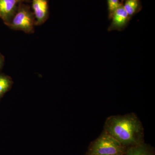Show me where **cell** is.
Instances as JSON below:
<instances>
[{
  "mask_svg": "<svg viewBox=\"0 0 155 155\" xmlns=\"http://www.w3.org/2000/svg\"><path fill=\"white\" fill-rule=\"evenodd\" d=\"M104 130L127 148L144 142V129L134 113L108 117Z\"/></svg>",
  "mask_w": 155,
  "mask_h": 155,
  "instance_id": "1",
  "label": "cell"
},
{
  "mask_svg": "<svg viewBox=\"0 0 155 155\" xmlns=\"http://www.w3.org/2000/svg\"><path fill=\"white\" fill-rule=\"evenodd\" d=\"M128 148L104 130L88 147L87 155H125Z\"/></svg>",
  "mask_w": 155,
  "mask_h": 155,
  "instance_id": "2",
  "label": "cell"
},
{
  "mask_svg": "<svg viewBox=\"0 0 155 155\" xmlns=\"http://www.w3.org/2000/svg\"><path fill=\"white\" fill-rule=\"evenodd\" d=\"M35 19L34 14L27 6L20 5L8 25L11 29L20 30L26 33L34 32Z\"/></svg>",
  "mask_w": 155,
  "mask_h": 155,
  "instance_id": "3",
  "label": "cell"
},
{
  "mask_svg": "<svg viewBox=\"0 0 155 155\" xmlns=\"http://www.w3.org/2000/svg\"><path fill=\"white\" fill-rule=\"evenodd\" d=\"M111 19L112 22L108 28V31H120L127 26L131 18L128 16L122 4L114 12Z\"/></svg>",
  "mask_w": 155,
  "mask_h": 155,
  "instance_id": "4",
  "label": "cell"
},
{
  "mask_svg": "<svg viewBox=\"0 0 155 155\" xmlns=\"http://www.w3.org/2000/svg\"><path fill=\"white\" fill-rule=\"evenodd\" d=\"M32 8L35 25H42L48 18V0H32Z\"/></svg>",
  "mask_w": 155,
  "mask_h": 155,
  "instance_id": "5",
  "label": "cell"
},
{
  "mask_svg": "<svg viewBox=\"0 0 155 155\" xmlns=\"http://www.w3.org/2000/svg\"><path fill=\"white\" fill-rule=\"evenodd\" d=\"M17 0H0V17L9 25L17 11Z\"/></svg>",
  "mask_w": 155,
  "mask_h": 155,
  "instance_id": "6",
  "label": "cell"
},
{
  "mask_svg": "<svg viewBox=\"0 0 155 155\" xmlns=\"http://www.w3.org/2000/svg\"><path fill=\"white\" fill-rule=\"evenodd\" d=\"M125 155H155L153 148L144 143L128 148Z\"/></svg>",
  "mask_w": 155,
  "mask_h": 155,
  "instance_id": "7",
  "label": "cell"
},
{
  "mask_svg": "<svg viewBox=\"0 0 155 155\" xmlns=\"http://www.w3.org/2000/svg\"><path fill=\"white\" fill-rule=\"evenodd\" d=\"M123 5L124 9L130 18L138 13L141 9L140 0H125Z\"/></svg>",
  "mask_w": 155,
  "mask_h": 155,
  "instance_id": "8",
  "label": "cell"
},
{
  "mask_svg": "<svg viewBox=\"0 0 155 155\" xmlns=\"http://www.w3.org/2000/svg\"><path fill=\"white\" fill-rule=\"evenodd\" d=\"M13 84L11 77L5 74H0V99L11 89Z\"/></svg>",
  "mask_w": 155,
  "mask_h": 155,
  "instance_id": "9",
  "label": "cell"
},
{
  "mask_svg": "<svg viewBox=\"0 0 155 155\" xmlns=\"http://www.w3.org/2000/svg\"><path fill=\"white\" fill-rule=\"evenodd\" d=\"M109 19H111L113 14L118 8L122 5L120 0H107Z\"/></svg>",
  "mask_w": 155,
  "mask_h": 155,
  "instance_id": "10",
  "label": "cell"
},
{
  "mask_svg": "<svg viewBox=\"0 0 155 155\" xmlns=\"http://www.w3.org/2000/svg\"><path fill=\"white\" fill-rule=\"evenodd\" d=\"M4 58L0 54V69H2L4 65Z\"/></svg>",
  "mask_w": 155,
  "mask_h": 155,
  "instance_id": "11",
  "label": "cell"
},
{
  "mask_svg": "<svg viewBox=\"0 0 155 155\" xmlns=\"http://www.w3.org/2000/svg\"><path fill=\"white\" fill-rule=\"evenodd\" d=\"M18 1V2L20 3L21 2H24V1H26V0H17Z\"/></svg>",
  "mask_w": 155,
  "mask_h": 155,
  "instance_id": "12",
  "label": "cell"
},
{
  "mask_svg": "<svg viewBox=\"0 0 155 155\" xmlns=\"http://www.w3.org/2000/svg\"><path fill=\"white\" fill-rule=\"evenodd\" d=\"M121 1H122V2H123V1H125V0H121Z\"/></svg>",
  "mask_w": 155,
  "mask_h": 155,
  "instance_id": "13",
  "label": "cell"
},
{
  "mask_svg": "<svg viewBox=\"0 0 155 155\" xmlns=\"http://www.w3.org/2000/svg\"><path fill=\"white\" fill-rule=\"evenodd\" d=\"M85 155H87L86 154H85Z\"/></svg>",
  "mask_w": 155,
  "mask_h": 155,
  "instance_id": "14",
  "label": "cell"
}]
</instances>
